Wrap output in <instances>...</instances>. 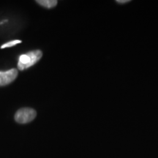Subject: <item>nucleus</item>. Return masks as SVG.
Returning a JSON list of instances; mask_svg holds the SVG:
<instances>
[{
	"instance_id": "f257e3e1",
	"label": "nucleus",
	"mask_w": 158,
	"mask_h": 158,
	"mask_svg": "<svg viewBox=\"0 0 158 158\" xmlns=\"http://www.w3.org/2000/svg\"><path fill=\"white\" fill-rule=\"evenodd\" d=\"M43 53L40 50H35L27 53V54L21 55L18 63V69L23 70L36 64L42 58Z\"/></svg>"
},
{
	"instance_id": "f03ea898",
	"label": "nucleus",
	"mask_w": 158,
	"mask_h": 158,
	"mask_svg": "<svg viewBox=\"0 0 158 158\" xmlns=\"http://www.w3.org/2000/svg\"><path fill=\"white\" fill-rule=\"evenodd\" d=\"M37 112L30 108H23L19 109L15 114V120L18 123L27 124L35 119Z\"/></svg>"
},
{
	"instance_id": "7ed1b4c3",
	"label": "nucleus",
	"mask_w": 158,
	"mask_h": 158,
	"mask_svg": "<svg viewBox=\"0 0 158 158\" xmlns=\"http://www.w3.org/2000/svg\"><path fill=\"white\" fill-rule=\"evenodd\" d=\"M18 76L17 69H11L7 71H0V86H6L13 81Z\"/></svg>"
},
{
	"instance_id": "20e7f679",
	"label": "nucleus",
	"mask_w": 158,
	"mask_h": 158,
	"mask_svg": "<svg viewBox=\"0 0 158 158\" xmlns=\"http://www.w3.org/2000/svg\"><path fill=\"white\" fill-rule=\"evenodd\" d=\"M36 2L45 8H53L57 5L56 0H37Z\"/></svg>"
},
{
	"instance_id": "39448f33",
	"label": "nucleus",
	"mask_w": 158,
	"mask_h": 158,
	"mask_svg": "<svg viewBox=\"0 0 158 158\" xmlns=\"http://www.w3.org/2000/svg\"><path fill=\"white\" fill-rule=\"evenodd\" d=\"M21 41L19 40H15L10 41V42H8L7 43H5L1 46V48H10V47H13L14 45H16L17 44H19L21 43Z\"/></svg>"
},
{
	"instance_id": "423d86ee",
	"label": "nucleus",
	"mask_w": 158,
	"mask_h": 158,
	"mask_svg": "<svg viewBox=\"0 0 158 158\" xmlns=\"http://www.w3.org/2000/svg\"><path fill=\"white\" fill-rule=\"evenodd\" d=\"M129 2V0H118L117 2L119 4H123L125 2Z\"/></svg>"
}]
</instances>
